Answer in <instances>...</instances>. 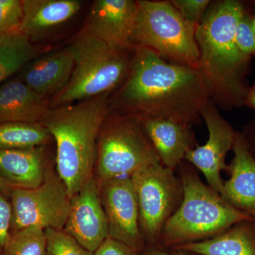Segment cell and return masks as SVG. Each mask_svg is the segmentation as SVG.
<instances>
[{
  "label": "cell",
  "mask_w": 255,
  "mask_h": 255,
  "mask_svg": "<svg viewBox=\"0 0 255 255\" xmlns=\"http://www.w3.org/2000/svg\"><path fill=\"white\" fill-rule=\"evenodd\" d=\"M253 16L248 11L240 18L236 31V41L242 54L248 58L255 56V30L253 26Z\"/></svg>",
  "instance_id": "484cf974"
},
{
  "label": "cell",
  "mask_w": 255,
  "mask_h": 255,
  "mask_svg": "<svg viewBox=\"0 0 255 255\" xmlns=\"http://www.w3.org/2000/svg\"><path fill=\"white\" fill-rule=\"evenodd\" d=\"M172 4L183 18L194 26L200 23L211 4L210 0H172Z\"/></svg>",
  "instance_id": "4316f807"
},
{
  "label": "cell",
  "mask_w": 255,
  "mask_h": 255,
  "mask_svg": "<svg viewBox=\"0 0 255 255\" xmlns=\"http://www.w3.org/2000/svg\"><path fill=\"white\" fill-rule=\"evenodd\" d=\"M74 60L68 85L50 101V108L111 93L126 80L133 51H121L83 30L67 47Z\"/></svg>",
  "instance_id": "277c9868"
},
{
  "label": "cell",
  "mask_w": 255,
  "mask_h": 255,
  "mask_svg": "<svg viewBox=\"0 0 255 255\" xmlns=\"http://www.w3.org/2000/svg\"><path fill=\"white\" fill-rule=\"evenodd\" d=\"M95 255H134V250L109 237L95 252Z\"/></svg>",
  "instance_id": "f1b7e54d"
},
{
  "label": "cell",
  "mask_w": 255,
  "mask_h": 255,
  "mask_svg": "<svg viewBox=\"0 0 255 255\" xmlns=\"http://www.w3.org/2000/svg\"><path fill=\"white\" fill-rule=\"evenodd\" d=\"M65 231L93 253L110 237L100 189L93 177L71 198Z\"/></svg>",
  "instance_id": "4fadbf2b"
},
{
  "label": "cell",
  "mask_w": 255,
  "mask_h": 255,
  "mask_svg": "<svg viewBox=\"0 0 255 255\" xmlns=\"http://www.w3.org/2000/svg\"><path fill=\"white\" fill-rule=\"evenodd\" d=\"M33 42L20 31L0 34V85L40 55Z\"/></svg>",
  "instance_id": "44dd1931"
},
{
  "label": "cell",
  "mask_w": 255,
  "mask_h": 255,
  "mask_svg": "<svg viewBox=\"0 0 255 255\" xmlns=\"http://www.w3.org/2000/svg\"><path fill=\"white\" fill-rule=\"evenodd\" d=\"M73 69V57L66 48L34 58L21 70L20 79L33 91L48 99L68 85Z\"/></svg>",
  "instance_id": "9a60e30c"
},
{
  "label": "cell",
  "mask_w": 255,
  "mask_h": 255,
  "mask_svg": "<svg viewBox=\"0 0 255 255\" xmlns=\"http://www.w3.org/2000/svg\"><path fill=\"white\" fill-rule=\"evenodd\" d=\"M12 189L9 183L0 176V193L4 196H9Z\"/></svg>",
  "instance_id": "4dcf8cb0"
},
{
  "label": "cell",
  "mask_w": 255,
  "mask_h": 255,
  "mask_svg": "<svg viewBox=\"0 0 255 255\" xmlns=\"http://www.w3.org/2000/svg\"><path fill=\"white\" fill-rule=\"evenodd\" d=\"M253 4H254L255 9V1H253Z\"/></svg>",
  "instance_id": "836d02e7"
},
{
  "label": "cell",
  "mask_w": 255,
  "mask_h": 255,
  "mask_svg": "<svg viewBox=\"0 0 255 255\" xmlns=\"http://www.w3.org/2000/svg\"><path fill=\"white\" fill-rule=\"evenodd\" d=\"M51 137L49 130L41 122L0 124V150L41 147Z\"/></svg>",
  "instance_id": "7402d4cb"
},
{
  "label": "cell",
  "mask_w": 255,
  "mask_h": 255,
  "mask_svg": "<svg viewBox=\"0 0 255 255\" xmlns=\"http://www.w3.org/2000/svg\"><path fill=\"white\" fill-rule=\"evenodd\" d=\"M137 16V1L97 0L84 30L114 49L133 51Z\"/></svg>",
  "instance_id": "7c38bea8"
},
{
  "label": "cell",
  "mask_w": 255,
  "mask_h": 255,
  "mask_svg": "<svg viewBox=\"0 0 255 255\" xmlns=\"http://www.w3.org/2000/svg\"><path fill=\"white\" fill-rule=\"evenodd\" d=\"M11 223V204L4 194L0 193V255H2L6 243L9 241Z\"/></svg>",
  "instance_id": "83f0119b"
},
{
  "label": "cell",
  "mask_w": 255,
  "mask_h": 255,
  "mask_svg": "<svg viewBox=\"0 0 255 255\" xmlns=\"http://www.w3.org/2000/svg\"><path fill=\"white\" fill-rule=\"evenodd\" d=\"M46 246L45 229L28 226L11 234L2 255H46Z\"/></svg>",
  "instance_id": "603a6c76"
},
{
  "label": "cell",
  "mask_w": 255,
  "mask_h": 255,
  "mask_svg": "<svg viewBox=\"0 0 255 255\" xmlns=\"http://www.w3.org/2000/svg\"><path fill=\"white\" fill-rule=\"evenodd\" d=\"M253 28H254V29L255 30V16H253Z\"/></svg>",
  "instance_id": "d6a6232c"
},
{
  "label": "cell",
  "mask_w": 255,
  "mask_h": 255,
  "mask_svg": "<svg viewBox=\"0 0 255 255\" xmlns=\"http://www.w3.org/2000/svg\"><path fill=\"white\" fill-rule=\"evenodd\" d=\"M96 159L102 182L130 177L144 167L161 163L140 119L113 110L101 129Z\"/></svg>",
  "instance_id": "8992f818"
},
{
  "label": "cell",
  "mask_w": 255,
  "mask_h": 255,
  "mask_svg": "<svg viewBox=\"0 0 255 255\" xmlns=\"http://www.w3.org/2000/svg\"><path fill=\"white\" fill-rule=\"evenodd\" d=\"M152 255H183L182 254H168V253H156L155 254Z\"/></svg>",
  "instance_id": "1f68e13d"
},
{
  "label": "cell",
  "mask_w": 255,
  "mask_h": 255,
  "mask_svg": "<svg viewBox=\"0 0 255 255\" xmlns=\"http://www.w3.org/2000/svg\"><path fill=\"white\" fill-rule=\"evenodd\" d=\"M182 188V204L166 221L162 231L169 244L209 237L233 225L253 221V218L230 205L195 174H183Z\"/></svg>",
  "instance_id": "5b68a950"
},
{
  "label": "cell",
  "mask_w": 255,
  "mask_h": 255,
  "mask_svg": "<svg viewBox=\"0 0 255 255\" xmlns=\"http://www.w3.org/2000/svg\"><path fill=\"white\" fill-rule=\"evenodd\" d=\"M23 16L20 0H0V34L19 31Z\"/></svg>",
  "instance_id": "d4e9b609"
},
{
  "label": "cell",
  "mask_w": 255,
  "mask_h": 255,
  "mask_svg": "<svg viewBox=\"0 0 255 255\" xmlns=\"http://www.w3.org/2000/svg\"><path fill=\"white\" fill-rule=\"evenodd\" d=\"M50 109V102L21 79L0 85V124L40 123Z\"/></svg>",
  "instance_id": "e0dca14e"
},
{
  "label": "cell",
  "mask_w": 255,
  "mask_h": 255,
  "mask_svg": "<svg viewBox=\"0 0 255 255\" xmlns=\"http://www.w3.org/2000/svg\"><path fill=\"white\" fill-rule=\"evenodd\" d=\"M234 157L228 167L231 178L223 182L220 195L230 205L252 218L255 217V159L248 142L236 133Z\"/></svg>",
  "instance_id": "5bb4252c"
},
{
  "label": "cell",
  "mask_w": 255,
  "mask_h": 255,
  "mask_svg": "<svg viewBox=\"0 0 255 255\" xmlns=\"http://www.w3.org/2000/svg\"><path fill=\"white\" fill-rule=\"evenodd\" d=\"M46 255H95L63 230L47 228Z\"/></svg>",
  "instance_id": "cb8c5ba5"
},
{
  "label": "cell",
  "mask_w": 255,
  "mask_h": 255,
  "mask_svg": "<svg viewBox=\"0 0 255 255\" xmlns=\"http://www.w3.org/2000/svg\"><path fill=\"white\" fill-rule=\"evenodd\" d=\"M110 112V93H105L50 108L42 120L56 142L57 171L70 198L93 177L99 135Z\"/></svg>",
  "instance_id": "3957f363"
},
{
  "label": "cell",
  "mask_w": 255,
  "mask_h": 255,
  "mask_svg": "<svg viewBox=\"0 0 255 255\" xmlns=\"http://www.w3.org/2000/svg\"><path fill=\"white\" fill-rule=\"evenodd\" d=\"M135 47L142 46L170 63L198 69L196 26L186 21L171 1H137Z\"/></svg>",
  "instance_id": "52a82bcc"
},
{
  "label": "cell",
  "mask_w": 255,
  "mask_h": 255,
  "mask_svg": "<svg viewBox=\"0 0 255 255\" xmlns=\"http://www.w3.org/2000/svg\"><path fill=\"white\" fill-rule=\"evenodd\" d=\"M140 120L161 164L174 170L191 149V125L166 119Z\"/></svg>",
  "instance_id": "2e32d148"
},
{
  "label": "cell",
  "mask_w": 255,
  "mask_h": 255,
  "mask_svg": "<svg viewBox=\"0 0 255 255\" xmlns=\"http://www.w3.org/2000/svg\"><path fill=\"white\" fill-rule=\"evenodd\" d=\"M201 117L205 121L209 138L204 145L188 151L184 159L197 167L205 176L209 187L220 194L223 185L221 173L228 168L225 159L233 148L237 132L211 100L203 109Z\"/></svg>",
  "instance_id": "30bf717a"
},
{
  "label": "cell",
  "mask_w": 255,
  "mask_h": 255,
  "mask_svg": "<svg viewBox=\"0 0 255 255\" xmlns=\"http://www.w3.org/2000/svg\"><path fill=\"white\" fill-rule=\"evenodd\" d=\"M101 200L109 226V236L135 250L142 243L137 196L130 177L102 182Z\"/></svg>",
  "instance_id": "8fae6325"
},
{
  "label": "cell",
  "mask_w": 255,
  "mask_h": 255,
  "mask_svg": "<svg viewBox=\"0 0 255 255\" xmlns=\"http://www.w3.org/2000/svg\"><path fill=\"white\" fill-rule=\"evenodd\" d=\"M243 223L217 237L199 243H186L181 248L201 255H255L254 233Z\"/></svg>",
  "instance_id": "ffe728a7"
},
{
  "label": "cell",
  "mask_w": 255,
  "mask_h": 255,
  "mask_svg": "<svg viewBox=\"0 0 255 255\" xmlns=\"http://www.w3.org/2000/svg\"><path fill=\"white\" fill-rule=\"evenodd\" d=\"M45 155L41 147L0 150V176L12 188L40 187L46 178Z\"/></svg>",
  "instance_id": "d6986e66"
},
{
  "label": "cell",
  "mask_w": 255,
  "mask_h": 255,
  "mask_svg": "<svg viewBox=\"0 0 255 255\" xmlns=\"http://www.w3.org/2000/svg\"><path fill=\"white\" fill-rule=\"evenodd\" d=\"M12 233L28 226L43 229L65 228L71 198L58 174L47 169L44 182L31 189L13 188L11 193Z\"/></svg>",
  "instance_id": "ba28073f"
},
{
  "label": "cell",
  "mask_w": 255,
  "mask_h": 255,
  "mask_svg": "<svg viewBox=\"0 0 255 255\" xmlns=\"http://www.w3.org/2000/svg\"><path fill=\"white\" fill-rule=\"evenodd\" d=\"M23 16L19 31L32 41L68 22L81 8L78 0H22Z\"/></svg>",
  "instance_id": "ac0fdd59"
},
{
  "label": "cell",
  "mask_w": 255,
  "mask_h": 255,
  "mask_svg": "<svg viewBox=\"0 0 255 255\" xmlns=\"http://www.w3.org/2000/svg\"><path fill=\"white\" fill-rule=\"evenodd\" d=\"M130 179L136 194L140 228L154 241L170 217L179 196V184L173 170L161 163L140 169Z\"/></svg>",
  "instance_id": "9c48e42d"
},
{
  "label": "cell",
  "mask_w": 255,
  "mask_h": 255,
  "mask_svg": "<svg viewBox=\"0 0 255 255\" xmlns=\"http://www.w3.org/2000/svg\"><path fill=\"white\" fill-rule=\"evenodd\" d=\"M210 101L198 69L170 63L136 46L128 75L111 100V110L140 119H171L191 125Z\"/></svg>",
  "instance_id": "6da1fadb"
},
{
  "label": "cell",
  "mask_w": 255,
  "mask_h": 255,
  "mask_svg": "<svg viewBox=\"0 0 255 255\" xmlns=\"http://www.w3.org/2000/svg\"><path fill=\"white\" fill-rule=\"evenodd\" d=\"M245 105L251 107L255 110V83L251 87H250L248 96L246 97Z\"/></svg>",
  "instance_id": "f546056e"
},
{
  "label": "cell",
  "mask_w": 255,
  "mask_h": 255,
  "mask_svg": "<svg viewBox=\"0 0 255 255\" xmlns=\"http://www.w3.org/2000/svg\"><path fill=\"white\" fill-rule=\"evenodd\" d=\"M246 11L238 0L214 1L196 28L198 70L210 99L224 110L245 105L249 91L247 76L252 58L242 54L236 41L238 21Z\"/></svg>",
  "instance_id": "7a4b0ae2"
}]
</instances>
